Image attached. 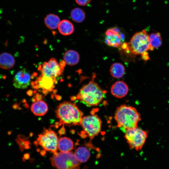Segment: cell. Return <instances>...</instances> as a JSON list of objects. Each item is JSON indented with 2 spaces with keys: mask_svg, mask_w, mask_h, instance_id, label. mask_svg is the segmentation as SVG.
I'll return each mask as SVG.
<instances>
[{
  "mask_svg": "<svg viewBox=\"0 0 169 169\" xmlns=\"http://www.w3.org/2000/svg\"><path fill=\"white\" fill-rule=\"evenodd\" d=\"M55 113L60 120L59 125L65 124L69 126L80 125L83 115L74 103L68 101L60 104Z\"/></svg>",
  "mask_w": 169,
  "mask_h": 169,
  "instance_id": "cell-1",
  "label": "cell"
},
{
  "mask_svg": "<svg viewBox=\"0 0 169 169\" xmlns=\"http://www.w3.org/2000/svg\"><path fill=\"white\" fill-rule=\"evenodd\" d=\"M114 118L117 126L125 132L128 129L137 127L141 120L140 115L134 107L125 105L117 107Z\"/></svg>",
  "mask_w": 169,
  "mask_h": 169,
  "instance_id": "cell-2",
  "label": "cell"
},
{
  "mask_svg": "<svg viewBox=\"0 0 169 169\" xmlns=\"http://www.w3.org/2000/svg\"><path fill=\"white\" fill-rule=\"evenodd\" d=\"M105 93L104 90L92 80L82 86L76 99L89 106H96L101 102Z\"/></svg>",
  "mask_w": 169,
  "mask_h": 169,
  "instance_id": "cell-3",
  "label": "cell"
},
{
  "mask_svg": "<svg viewBox=\"0 0 169 169\" xmlns=\"http://www.w3.org/2000/svg\"><path fill=\"white\" fill-rule=\"evenodd\" d=\"M53 166L56 169H79L80 163L73 152H60L50 158Z\"/></svg>",
  "mask_w": 169,
  "mask_h": 169,
  "instance_id": "cell-4",
  "label": "cell"
},
{
  "mask_svg": "<svg viewBox=\"0 0 169 169\" xmlns=\"http://www.w3.org/2000/svg\"><path fill=\"white\" fill-rule=\"evenodd\" d=\"M149 37V35L145 30L135 33L128 44V48L126 50L137 55H141L150 50Z\"/></svg>",
  "mask_w": 169,
  "mask_h": 169,
  "instance_id": "cell-5",
  "label": "cell"
},
{
  "mask_svg": "<svg viewBox=\"0 0 169 169\" xmlns=\"http://www.w3.org/2000/svg\"><path fill=\"white\" fill-rule=\"evenodd\" d=\"M147 133L137 127L128 129L125 132L124 137L131 149L141 150L147 137Z\"/></svg>",
  "mask_w": 169,
  "mask_h": 169,
  "instance_id": "cell-6",
  "label": "cell"
},
{
  "mask_svg": "<svg viewBox=\"0 0 169 169\" xmlns=\"http://www.w3.org/2000/svg\"><path fill=\"white\" fill-rule=\"evenodd\" d=\"M102 121L96 115L82 117L80 125L84 132L91 139L97 136L101 131Z\"/></svg>",
  "mask_w": 169,
  "mask_h": 169,
  "instance_id": "cell-7",
  "label": "cell"
},
{
  "mask_svg": "<svg viewBox=\"0 0 169 169\" xmlns=\"http://www.w3.org/2000/svg\"><path fill=\"white\" fill-rule=\"evenodd\" d=\"M38 144L40 145L45 150L56 154L57 151L58 138L56 133L53 131L44 128L42 133L38 135Z\"/></svg>",
  "mask_w": 169,
  "mask_h": 169,
  "instance_id": "cell-8",
  "label": "cell"
},
{
  "mask_svg": "<svg viewBox=\"0 0 169 169\" xmlns=\"http://www.w3.org/2000/svg\"><path fill=\"white\" fill-rule=\"evenodd\" d=\"M64 70L54 58H51L48 62H44L41 69L42 75H45L55 79L61 75Z\"/></svg>",
  "mask_w": 169,
  "mask_h": 169,
  "instance_id": "cell-9",
  "label": "cell"
},
{
  "mask_svg": "<svg viewBox=\"0 0 169 169\" xmlns=\"http://www.w3.org/2000/svg\"><path fill=\"white\" fill-rule=\"evenodd\" d=\"M105 35L106 43L109 46L115 48L121 46L125 39L124 35L116 27L108 29L105 33Z\"/></svg>",
  "mask_w": 169,
  "mask_h": 169,
  "instance_id": "cell-10",
  "label": "cell"
},
{
  "mask_svg": "<svg viewBox=\"0 0 169 169\" xmlns=\"http://www.w3.org/2000/svg\"><path fill=\"white\" fill-rule=\"evenodd\" d=\"M30 78L29 73L25 69H23L18 71L15 75L13 85L17 88L26 89L30 85Z\"/></svg>",
  "mask_w": 169,
  "mask_h": 169,
  "instance_id": "cell-11",
  "label": "cell"
},
{
  "mask_svg": "<svg viewBox=\"0 0 169 169\" xmlns=\"http://www.w3.org/2000/svg\"><path fill=\"white\" fill-rule=\"evenodd\" d=\"M129 88L127 84L122 81H118L115 82L112 85L110 92L114 97L122 98L125 97L127 94Z\"/></svg>",
  "mask_w": 169,
  "mask_h": 169,
  "instance_id": "cell-12",
  "label": "cell"
},
{
  "mask_svg": "<svg viewBox=\"0 0 169 169\" xmlns=\"http://www.w3.org/2000/svg\"><path fill=\"white\" fill-rule=\"evenodd\" d=\"M15 62L14 58L11 54L4 52L0 54V67L2 69H10L14 66Z\"/></svg>",
  "mask_w": 169,
  "mask_h": 169,
  "instance_id": "cell-13",
  "label": "cell"
},
{
  "mask_svg": "<svg viewBox=\"0 0 169 169\" xmlns=\"http://www.w3.org/2000/svg\"><path fill=\"white\" fill-rule=\"evenodd\" d=\"M31 110L33 114L37 116H43L48 110L47 104L43 100L37 101L31 105Z\"/></svg>",
  "mask_w": 169,
  "mask_h": 169,
  "instance_id": "cell-14",
  "label": "cell"
},
{
  "mask_svg": "<svg viewBox=\"0 0 169 169\" xmlns=\"http://www.w3.org/2000/svg\"><path fill=\"white\" fill-rule=\"evenodd\" d=\"M57 148L61 152L70 151L74 149L73 142L69 138L61 137L58 141Z\"/></svg>",
  "mask_w": 169,
  "mask_h": 169,
  "instance_id": "cell-15",
  "label": "cell"
},
{
  "mask_svg": "<svg viewBox=\"0 0 169 169\" xmlns=\"http://www.w3.org/2000/svg\"><path fill=\"white\" fill-rule=\"evenodd\" d=\"M77 160L80 163L87 162L90 156L89 150L84 146H80L75 150L74 153Z\"/></svg>",
  "mask_w": 169,
  "mask_h": 169,
  "instance_id": "cell-16",
  "label": "cell"
},
{
  "mask_svg": "<svg viewBox=\"0 0 169 169\" xmlns=\"http://www.w3.org/2000/svg\"><path fill=\"white\" fill-rule=\"evenodd\" d=\"M64 62L68 65L73 66L77 64L79 60V54L75 50H69L64 54Z\"/></svg>",
  "mask_w": 169,
  "mask_h": 169,
  "instance_id": "cell-17",
  "label": "cell"
},
{
  "mask_svg": "<svg viewBox=\"0 0 169 169\" xmlns=\"http://www.w3.org/2000/svg\"><path fill=\"white\" fill-rule=\"evenodd\" d=\"M58 28L59 32L64 35H70L74 31L73 24L70 21L66 19H63L60 21Z\"/></svg>",
  "mask_w": 169,
  "mask_h": 169,
  "instance_id": "cell-18",
  "label": "cell"
},
{
  "mask_svg": "<svg viewBox=\"0 0 169 169\" xmlns=\"http://www.w3.org/2000/svg\"><path fill=\"white\" fill-rule=\"evenodd\" d=\"M56 82V79L42 75L38 79V86L39 88H42L43 90L50 91L53 90Z\"/></svg>",
  "mask_w": 169,
  "mask_h": 169,
  "instance_id": "cell-19",
  "label": "cell"
},
{
  "mask_svg": "<svg viewBox=\"0 0 169 169\" xmlns=\"http://www.w3.org/2000/svg\"><path fill=\"white\" fill-rule=\"evenodd\" d=\"M60 21L59 17L53 13L48 14L44 19V23L46 26L48 28L52 30L58 28Z\"/></svg>",
  "mask_w": 169,
  "mask_h": 169,
  "instance_id": "cell-20",
  "label": "cell"
},
{
  "mask_svg": "<svg viewBox=\"0 0 169 169\" xmlns=\"http://www.w3.org/2000/svg\"><path fill=\"white\" fill-rule=\"evenodd\" d=\"M110 72L113 77L119 79L122 77L125 72V68L122 64L118 63L113 64L110 69Z\"/></svg>",
  "mask_w": 169,
  "mask_h": 169,
  "instance_id": "cell-21",
  "label": "cell"
},
{
  "mask_svg": "<svg viewBox=\"0 0 169 169\" xmlns=\"http://www.w3.org/2000/svg\"><path fill=\"white\" fill-rule=\"evenodd\" d=\"M149 41L151 47V51L160 47L162 44V39L161 34L159 32L153 33L149 35Z\"/></svg>",
  "mask_w": 169,
  "mask_h": 169,
  "instance_id": "cell-22",
  "label": "cell"
},
{
  "mask_svg": "<svg viewBox=\"0 0 169 169\" xmlns=\"http://www.w3.org/2000/svg\"><path fill=\"white\" fill-rule=\"evenodd\" d=\"M70 15L72 20L77 23L82 22L85 17V14L84 11L79 8H73L71 11Z\"/></svg>",
  "mask_w": 169,
  "mask_h": 169,
  "instance_id": "cell-23",
  "label": "cell"
},
{
  "mask_svg": "<svg viewBox=\"0 0 169 169\" xmlns=\"http://www.w3.org/2000/svg\"><path fill=\"white\" fill-rule=\"evenodd\" d=\"M91 0H75L76 3L79 5L84 6L88 5Z\"/></svg>",
  "mask_w": 169,
  "mask_h": 169,
  "instance_id": "cell-24",
  "label": "cell"
},
{
  "mask_svg": "<svg viewBox=\"0 0 169 169\" xmlns=\"http://www.w3.org/2000/svg\"><path fill=\"white\" fill-rule=\"evenodd\" d=\"M141 55L142 59L145 61H146L149 59L148 54L147 52L142 54Z\"/></svg>",
  "mask_w": 169,
  "mask_h": 169,
  "instance_id": "cell-25",
  "label": "cell"
},
{
  "mask_svg": "<svg viewBox=\"0 0 169 169\" xmlns=\"http://www.w3.org/2000/svg\"><path fill=\"white\" fill-rule=\"evenodd\" d=\"M66 131L64 127V124H63V125L62 128L59 130V133L60 135H64L65 134Z\"/></svg>",
  "mask_w": 169,
  "mask_h": 169,
  "instance_id": "cell-26",
  "label": "cell"
},
{
  "mask_svg": "<svg viewBox=\"0 0 169 169\" xmlns=\"http://www.w3.org/2000/svg\"><path fill=\"white\" fill-rule=\"evenodd\" d=\"M36 99L37 101L41 100L42 98V96L39 95L38 93H37L36 96Z\"/></svg>",
  "mask_w": 169,
  "mask_h": 169,
  "instance_id": "cell-27",
  "label": "cell"
},
{
  "mask_svg": "<svg viewBox=\"0 0 169 169\" xmlns=\"http://www.w3.org/2000/svg\"><path fill=\"white\" fill-rule=\"evenodd\" d=\"M54 96L55 98L58 100H60L62 99V97L61 96L57 95H55Z\"/></svg>",
  "mask_w": 169,
  "mask_h": 169,
  "instance_id": "cell-28",
  "label": "cell"
},
{
  "mask_svg": "<svg viewBox=\"0 0 169 169\" xmlns=\"http://www.w3.org/2000/svg\"><path fill=\"white\" fill-rule=\"evenodd\" d=\"M33 91L31 90H29L27 92V94L29 96H32L33 95Z\"/></svg>",
  "mask_w": 169,
  "mask_h": 169,
  "instance_id": "cell-29",
  "label": "cell"
},
{
  "mask_svg": "<svg viewBox=\"0 0 169 169\" xmlns=\"http://www.w3.org/2000/svg\"><path fill=\"white\" fill-rule=\"evenodd\" d=\"M42 91L43 93L44 94V95H47L48 94V91L47 90H43Z\"/></svg>",
  "mask_w": 169,
  "mask_h": 169,
  "instance_id": "cell-30",
  "label": "cell"
},
{
  "mask_svg": "<svg viewBox=\"0 0 169 169\" xmlns=\"http://www.w3.org/2000/svg\"><path fill=\"white\" fill-rule=\"evenodd\" d=\"M45 153L46 151L44 150H43L40 151V154L42 155H44L45 154Z\"/></svg>",
  "mask_w": 169,
  "mask_h": 169,
  "instance_id": "cell-31",
  "label": "cell"
},
{
  "mask_svg": "<svg viewBox=\"0 0 169 169\" xmlns=\"http://www.w3.org/2000/svg\"><path fill=\"white\" fill-rule=\"evenodd\" d=\"M76 99V97L75 96H73L70 98L71 100L74 101Z\"/></svg>",
  "mask_w": 169,
  "mask_h": 169,
  "instance_id": "cell-32",
  "label": "cell"
},
{
  "mask_svg": "<svg viewBox=\"0 0 169 169\" xmlns=\"http://www.w3.org/2000/svg\"><path fill=\"white\" fill-rule=\"evenodd\" d=\"M24 158H25L26 159H27L29 157V155L28 153H27L24 154Z\"/></svg>",
  "mask_w": 169,
  "mask_h": 169,
  "instance_id": "cell-33",
  "label": "cell"
},
{
  "mask_svg": "<svg viewBox=\"0 0 169 169\" xmlns=\"http://www.w3.org/2000/svg\"><path fill=\"white\" fill-rule=\"evenodd\" d=\"M36 99H35V98H33L32 99V101L34 103L36 101Z\"/></svg>",
  "mask_w": 169,
  "mask_h": 169,
  "instance_id": "cell-34",
  "label": "cell"
},
{
  "mask_svg": "<svg viewBox=\"0 0 169 169\" xmlns=\"http://www.w3.org/2000/svg\"><path fill=\"white\" fill-rule=\"evenodd\" d=\"M70 132L72 134H74L75 133V131L73 130H71L70 131Z\"/></svg>",
  "mask_w": 169,
  "mask_h": 169,
  "instance_id": "cell-35",
  "label": "cell"
},
{
  "mask_svg": "<svg viewBox=\"0 0 169 169\" xmlns=\"http://www.w3.org/2000/svg\"><path fill=\"white\" fill-rule=\"evenodd\" d=\"M57 91V90H54L53 91V92L54 93V94H55L56 93Z\"/></svg>",
  "mask_w": 169,
  "mask_h": 169,
  "instance_id": "cell-36",
  "label": "cell"
},
{
  "mask_svg": "<svg viewBox=\"0 0 169 169\" xmlns=\"http://www.w3.org/2000/svg\"><path fill=\"white\" fill-rule=\"evenodd\" d=\"M25 105L26 107L27 108H28V105L27 103H25Z\"/></svg>",
  "mask_w": 169,
  "mask_h": 169,
  "instance_id": "cell-37",
  "label": "cell"
},
{
  "mask_svg": "<svg viewBox=\"0 0 169 169\" xmlns=\"http://www.w3.org/2000/svg\"><path fill=\"white\" fill-rule=\"evenodd\" d=\"M59 125H55V127L56 128H58L59 127Z\"/></svg>",
  "mask_w": 169,
  "mask_h": 169,
  "instance_id": "cell-38",
  "label": "cell"
},
{
  "mask_svg": "<svg viewBox=\"0 0 169 169\" xmlns=\"http://www.w3.org/2000/svg\"><path fill=\"white\" fill-rule=\"evenodd\" d=\"M33 134L32 133H30V136H32V135H33Z\"/></svg>",
  "mask_w": 169,
  "mask_h": 169,
  "instance_id": "cell-39",
  "label": "cell"
},
{
  "mask_svg": "<svg viewBox=\"0 0 169 169\" xmlns=\"http://www.w3.org/2000/svg\"><path fill=\"white\" fill-rule=\"evenodd\" d=\"M51 98H52V99H53V98H54V95H51Z\"/></svg>",
  "mask_w": 169,
  "mask_h": 169,
  "instance_id": "cell-40",
  "label": "cell"
}]
</instances>
